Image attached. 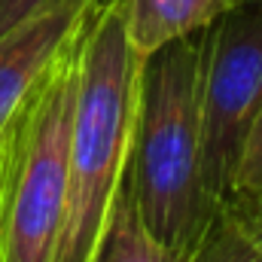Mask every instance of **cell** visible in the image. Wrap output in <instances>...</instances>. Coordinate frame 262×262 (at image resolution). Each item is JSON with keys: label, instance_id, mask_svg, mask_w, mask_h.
Wrapping results in <instances>:
<instances>
[{"label": "cell", "instance_id": "6da1fadb", "mask_svg": "<svg viewBox=\"0 0 262 262\" xmlns=\"http://www.w3.org/2000/svg\"><path fill=\"white\" fill-rule=\"evenodd\" d=\"M207 28L143 55L128 177L149 232L189 262L216 207L201 177V79Z\"/></svg>", "mask_w": 262, "mask_h": 262}, {"label": "cell", "instance_id": "7a4b0ae2", "mask_svg": "<svg viewBox=\"0 0 262 262\" xmlns=\"http://www.w3.org/2000/svg\"><path fill=\"white\" fill-rule=\"evenodd\" d=\"M143 55L128 34V0H101L79 43V85L70 128L67 210L55 262H92L125 177Z\"/></svg>", "mask_w": 262, "mask_h": 262}, {"label": "cell", "instance_id": "3957f363", "mask_svg": "<svg viewBox=\"0 0 262 262\" xmlns=\"http://www.w3.org/2000/svg\"><path fill=\"white\" fill-rule=\"evenodd\" d=\"M79 43L82 28L0 125V262H55L67 210Z\"/></svg>", "mask_w": 262, "mask_h": 262}, {"label": "cell", "instance_id": "277c9868", "mask_svg": "<svg viewBox=\"0 0 262 262\" xmlns=\"http://www.w3.org/2000/svg\"><path fill=\"white\" fill-rule=\"evenodd\" d=\"M262 107V6L241 3L207 25L201 79V177L220 207L235 189L244 140Z\"/></svg>", "mask_w": 262, "mask_h": 262}, {"label": "cell", "instance_id": "5b68a950", "mask_svg": "<svg viewBox=\"0 0 262 262\" xmlns=\"http://www.w3.org/2000/svg\"><path fill=\"white\" fill-rule=\"evenodd\" d=\"M101 0H49L0 37V125Z\"/></svg>", "mask_w": 262, "mask_h": 262}, {"label": "cell", "instance_id": "8992f818", "mask_svg": "<svg viewBox=\"0 0 262 262\" xmlns=\"http://www.w3.org/2000/svg\"><path fill=\"white\" fill-rule=\"evenodd\" d=\"M244 0H128V34L140 55L195 34Z\"/></svg>", "mask_w": 262, "mask_h": 262}, {"label": "cell", "instance_id": "52a82bcc", "mask_svg": "<svg viewBox=\"0 0 262 262\" xmlns=\"http://www.w3.org/2000/svg\"><path fill=\"white\" fill-rule=\"evenodd\" d=\"M92 262H180L143 223V216L137 210L128 168L119 183V192L113 198L107 229L101 235V244H98Z\"/></svg>", "mask_w": 262, "mask_h": 262}, {"label": "cell", "instance_id": "ba28073f", "mask_svg": "<svg viewBox=\"0 0 262 262\" xmlns=\"http://www.w3.org/2000/svg\"><path fill=\"white\" fill-rule=\"evenodd\" d=\"M189 262H262V250L241 220L223 204L207 223V232Z\"/></svg>", "mask_w": 262, "mask_h": 262}, {"label": "cell", "instance_id": "9c48e42d", "mask_svg": "<svg viewBox=\"0 0 262 262\" xmlns=\"http://www.w3.org/2000/svg\"><path fill=\"white\" fill-rule=\"evenodd\" d=\"M235 189H262V107L250 125V134L241 149L238 174H235ZM232 189V192H235Z\"/></svg>", "mask_w": 262, "mask_h": 262}, {"label": "cell", "instance_id": "30bf717a", "mask_svg": "<svg viewBox=\"0 0 262 262\" xmlns=\"http://www.w3.org/2000/svg\"><path fill=\"white\" fill-rule=\"evenodd\" d=\"M223 204L241 220V226L250 232V238L262 250V189H235Z\"/></svg>", "mask_w": 262, "mask_h": 262}, {"label": "cell", "instance_id": "8fae6325", "mask_svg": "<svg viewBox=\"0 0 262 262\" xmlns=\"http://www.w3.org/2000/svg\"><path fill=\"white\" fill-rule=\"evenodd\" d=\"M49 0H0V37H6L15 25H21L25 18H31Z\"/></svg>", "mask_w": 262, "mask_h": 262}, {"label": "cell", "instance_id": "7c38bea8", "mask_svg": "<svg viewBox=\"0 0 262 262\" xmlns=\"http://www.w3.org/2000/svg\"><path fill=\"white\" fill-rule=\"evenodd\" d=\"M244 3H256V6H262V0H244Z\"/></svg>", "mask_w": 262, "mask_h": 262}]
</instances>
